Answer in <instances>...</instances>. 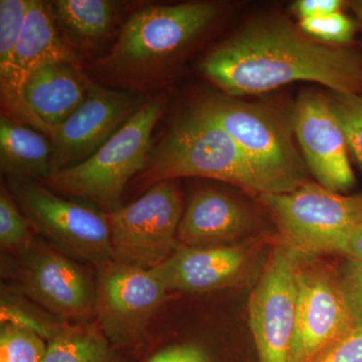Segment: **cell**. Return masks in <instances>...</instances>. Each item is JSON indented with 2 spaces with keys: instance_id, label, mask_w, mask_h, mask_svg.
Masks as SVG:
<instances>
[{
  "instance_id": "obj_20",
  "label": "cell",
  "mask_w": 362,
  "mask_h": 362,
  "mask_svg": "<svg viewBox=\"0 0 362 362\" xmlns=\"http://www.w3.org/2000/svg\"><path fill=\"white\" fill-rule=\"evenodd\" d=\"M42 134L0 117V168L8 180H49L54 173L52 143Z\"/></svg>"
},
{
  "instance_id": "obj_17",
  "label": "cell",
  "mask_w": 362,
  "mask_h": 362,
  "mask_svg": "<svg viewBox=\"0 0 362 362\" xmlns=\"http://www.w3.org/2000/svg\"><path fill=\"white\" fill-rule=\"evenodd\" d=\"M30 0L0 1V105L1 115L51 135L52 129L26 101L25 82L16 62V47Z\"/></svg>"
},
{
  "instance_id": "obj_28",
  "label": "cell",
  "mask_w": 362,
  "mask_h": 362,
  "mask_svg": "<svg viewBox=\"0 0 362 362\" xmlns=\"http://www.w3.org/2000/svg\"><path fill=\"white\" fill-rule=\"evenodd\" d=\"M313 362H362V329L352 330Z\"/></svg>"
},
{
  "instance_id": "obj_5",
  "label": "cell",
  "mask_w": 362,
  "mask_h": 362,
  "mask_svg": "<svg viewBox=\"0 0 362 362\" xmlns=\"http://www.w3.org/2000/svg\"><path fill=\"white\" fill-rule=\"evenodd\" d=\"M259 201L283 244L302 256L338 254L362 223V194L343 195L310 181L294 192L259 195Z\"/></svg>"
},
{
  "instance_id": "obj_27",
  "label": "cell",
  "mask_w": 362,
  "mask_h": 362,
  "mask_svg": "<svg viewBox=\"0 0 362 362\" xmlns=\"http://www.w3.org/2000/svg\"><path fill=\"white\" fill-rule=\"evenodd\" d=\"M340 289L354 319L356 328L362 329V263L345 258L337 271Z\"/></svg>"
},
{
  "instance_id": "obj_23",
  "label": "cell",
  "mask_w": 362,
  "mask_h": 362,
  "mask_svg": "<svg viewBox=\"0 0 362 362\" xmlns=\"http://www.w3.org/2000/svg\"><path fill=\"white\" fill-rule=\"evenodd\" d=\"M47 347L44 337L25 324L2 323L0 362H42Z\"/></svg>"
},
{
  "instance_id": "obj_12",
  "label": "cell",
  "mask_w": 362,
  "mask_h": 362,
  "mask_svg": "<svg viewBox=\"0 0 362 362\" xmlns=\"http://www.w3.org/2000/svg\"><path fill=\"white\" fill-rule=\"evenodd\" d=\"M356 329L337 271L298 259L297 306L290 362H313Z\"/></svg>"
},
{
  "instance_id": "obj_15",
  "label": "cell",
  "mask_w": 362,
  "mask_h": 362,
  "mask_svg": "<svg viewBox=\"0 0 362 362\" xmlns=\"http://www.w3.org/2000/svg\"><path fill=\"white\" fill-rule=\"evenodd\" d=\"M252 257L247 247H180L150 271L166 292H209L239 285Z\"/></svg>"
},
{
  "instance_id": "obj_1",
  "label": "cell",
  "mask_w": 362,
  "mask_h": 362,
  "mask_svg": "<svg viewBox=\"0 0 362 362\" xmlns=\"http://www.w3.org/2000/svg\"><path fill=\"white\" fill-rule=\"evenodd\" d=\"M201 70L237 98L310 81L362 96V54L304 37L287 21H258L209 52Z\"/></svg>"
},
{
  "instance_id": "obj_6",
  "label": "cell",
  "mask_w": 362,
  "mask_h": 362,
  "mask_svg": "<svg viewBox=\"0 0 362 362\" xmlns=\"http://www.w3.org/2000/svg\"><path fill=\"white\" fill-rule=\"evenodd\" d=\"M197 106L220 124L252 165L277 185L281 194L294 192L308 182L291 130L275 111L232 97L209 98Z\"/></svg>"
},
{
  "instance_id": "obj_4",
  "label": "cell",
  "mask_w": 362,
  "mask_h": 362,
  "mask_svg": "<svg viewBox=\"0 0 362 362\" xmlns=\"http://www.w3.org/2000/svg\"><path fill=\"white\" fill-rule=\"evenodd\" d=\"M218 14V7L209 2L145 7L125 23L101 64L124 76L152 73L206 32Z\"/></svg>"
},
{
  "instance_id": "obj_2",
  "label": "cell",
  "mask_w": 362,
  "mask_h": 362,
  "mask_svg": "<svg viewBox=\"0 0 362 362\" xmlns=\"http://www.w3.org/2000/svg\"><path fill=\"white\" fill-rule=\"evenodd\" d=\"M180 177L223 181L258 197L281 194L277 185L252 165L230 134L199 106L173 124L152 149L137 180L153 187Z\"/></svg>"
},
{
  "instance_id": "obj_8",
  "label": "cell",
  "mask_w": 362,
  "mask_h": 362,
  "mask_svg": "<svg viewBox=\"0 0 362 362\" xmlns=\"http://www.w3.org/2000/svg\"><path fill=\"white\" fill-rule=\"evenodd\" d=\"M182 197L173 180L153 185L139 199L107 214L114 259L152 270L180 247Z\"/></svg>"
},
{
  "instance_id": "obj_32",
  "label": "cell",
  "mask_w": 362,
  "mask_h": 362,
  "mask_svg": "<svg viewBox=\"0 0 362 362\" xmlns=\"http://www.w3.org/2000/svg\"><path fill=\"white\" fill-rule=\"evenodd\" d=\"M352 7H354L357 18H358L359 23H361V25L362 26V0H358V1L352 2Z\"/></svg>"
},
{
  "instance_id": "obj_22",
  "label": "cell",
  "mask_w": 362,
  "mask_h": 362,
  "mask_svg": "<svg viewBox=\"0 0 362 362\" xmlns=\"http://www.w3.org/2000/svg\"><path fill=\"white\" fill-rule=\"evenodd\" d=\"M42 362H123L99 326L78 323L57 329Z\"/></svg>"
},
{
  "instance_id": "obj_24",
  "label": "cell",
  "mask_w": 362,
  "mask_h": 362,
  "mask_svg": "<svg viewBox=\"0 0 362 362\" xmlns=\"http://www.w3.org/2000/svg\"><path fill=\"white\" fill-rule=\"evenodd\" d=\"M33 228L21 211L13 194L1 187L0 192V245L2 249L20 256L35 240Z\"/></svg>"
},
{
  "instance_id": "obj_9",
  "label": "cell",
  "mask_w": 362,
  "mask_h": 362,
  "mask_svg": "<svg viewBox=\"0 0 362 362\" xmlns=\"http://www.w3.org/2000/svg\"><path fill=\"white\" fill-rule=\"evenodd\" d=\"M96 323L115 349L140 346L166 292L150 270L110 261L98 267Z\"/></svg>"
},
{
  "instance_id": "obj_3",
  "label": "cell",
  "mask_w": 362,
  "mask_h": 362,
  "mask_svg": "<svg viewBox=\"0 0 362 362\" xmlns=\"http://www.w3.org/2000/svg\"><path fill=\"white\" fill-rule=\"evenodd\" d=\"M165 104L164 94L145 102L92 156L54 171L47 185L61 194L84 199L106 214L120 209L128 181L141 173L148 162L152 132Z\"/></svg>"
},
{
  "instance_id": "obj_13",
  "label": "cell",
  "mask_w": 362,
  "mask_h": 362,
  "mask_svg": "<svg viewBox=\"0 0 362 362\" xmlns=\"http://www.w3.org/2000/svg\"><path fill=\"white\" fill-rule=\"evenodd\" d=\"M86 87L84 103L49 135L54 173L92 156L145 103L133 90L109 89L89 80Z\"/></svg>"
},
{
  "instance_id": "obj_7",
  "label": "cell",
  "mask_w": 362,
  "mask_h": 362,
  "mask_svg": "<svg viewBox=\"0 0 362 362\" xmlns=\"http://www.w3.org/2000/svg\"><path fill=\"white\" fill-rule=\"evenodd\" d=\"M11 194L35 232L69 258L97 267L114 261L108 216L59 197L37 180H9Z\"/></svg>"
},
{
  "instance_id": "obj_31",
  "label": "cell",
  "mask_w": 362,
  "mask_h": 362,
  "mask_svg": "<svg viewBox=\"0 0 362 362\" xmlns=\"http://www.w3.org/2000/svg\"><path fill=\"white\" fill-rule=\"evenodd\" d=\"M338 254L362 263V223L345 240Z\"/></svg>"
},
{
  "instance_id": "obj_19",
  "label": "cell",
  "mask_w": 362,
  "mask_h": 362,
  "mask_svg": "<svg viewBox=\"0 0 362 362\" xmlns=\"http://www.w3.org/2000/svg\"><path fill=\"white\" fill-rule=\"evenodd\" d=\"M14 54L25 86L30 74L47 64L66 62L80 66L75 51L62 37L52 4L40 0H30Z\"/></svg>"
},
{
  "instance_id": "obj_25",
  "label": "cell",
  "mask_w": 362,
  "mask_h": 362,
  "mask_svg": "<svg viewBox=\"0 0 362 362\" xmlns=\"http://www.w3.org/2000/svg\"><path fill=\"white\" fill-rule=\"evenodd\" d=\"M330 102L341 125L347 148L362 170V96L335 93Z\"/></svg>"
},
{
  "instance_id": "obj_29",
  "label": "cell",
  "mask_w": 362,
  "mask_h": 362,
  "mask_svg": "<svg viewBox=\"0 0 362 362\" xmlns=\"http://www.w3.org/2000/svg\"><path fill=\"white\" fill-rule=\"evenodd\" d=\"M344 2L341 0H298L292 4V11L300 21L324 14L341 11Z\"/></svg>"
},
{
  "instance_id": "obj_18",
  "label": "cell",
  "mask_w": 362,
  "mask_h": 362,
  "mask_svg": "<svg viewBox=\"0 0 362 362\" xmlns=\"http://www.w3.org/2000/svg\"><path fill=\"white\" fill-rule=\"evenodd\" d=\"M87 81L80 66L66 62L47 64L26 80V101L33 113L52 129L84 103Z\"/></svg>"
},
{
  "instance_id": "obj_30",
  "label": "cell",
  "mask_w": 362,
  "mask_h": 362,
  "mask_svg": "<svg viewBox=\"0 0 362 362\" xmlns=\"http://www.w3.org/2000/svg\"><path fill=\"white\" fill-rule=\"evenodd\" d=\"M149 362H206V359L197 347L183 345L163 350Z\"/></svg>"
},
{
  "instance_id": "obj_14",
  "label": "cell",
  "mask_w": 362,
  "mask_h": 362,
  "mask_svg": "<svg viewBox=\"0 0 362 362\" xmlns=\"http://www.w3.org/2000/svg\"><path fill=\"white\" fill-rule=\"evenodd\" d=\"M292 128L319 185L339 194L354 187L346 140L330 100L315 93L302 94L293 111Z\"/></svg>"
},
{
  "instance_id": "obj_11",
  "label": "cell",
  "mask_w": 362,
  "mask_h": 362,
  "mask_svg": "<svg viewBox=\"0 0 362 362\" xmlns=\"http://www.w3.org/2000/svg\"><path fill=\"white\" fill-rule=\"evenodd\" d=\"M16 258L14 278L25 296L62 319L86 323L96 317V284L75 259L35 238Z\"/></svg>"
},
{
  "instance_id": "obj_21",
  "label": "cell",
  "mask_w": 362,
  "mask_h": 362,
  "mask_svg": "<svg viewBox=\"0 0 362 362\" xmlns=\"http://www.w3.org/2000/svg\"><path fill=\"white\" fill-rule=\"evenodd\" d=\"M51 4L59 30L83 47L106 39L118 18L119 4L110 0H57Z\"/></svg>"
},
{
  "instance_id": "obj_16",
  "label": "cell",
  "mask_w": 362,
  "mask_h": 362,
  "mask_svg": "<svg viewBox=\"0 0 362 362\" xmlns=\"http://www.w3.org/2000/svg\"><path fill=\"white\" fill-rule=\"evenodd\" d=\"M254 216L232 195L214 189L195 192L178 228L180 247L228 246L251 230Z\"/></svg>"
},
{
  "instance_id": "obj_10",
  "label": "cell",
  "mask_w": 362,
  "mask_h": 362,
  "mask_svg": "<svg viewBox=\"0 0 362 362\" xmlns=\"http://www.w3.org/2000/svg\"><path fill=\"white\" fill-rule=\"evenodd\" d=\"M299 254L283 243L272 250L249 299L259 362H290L297 306Z\"/></svg>"
},
{
  "instance_id": "obj_26",
  "label": "cell",
  "mask_w": 362,
  "mask_h": 362,
  "mask_svg": "<svg viewBox=\"0 0 362 362\" xmlns=\"http://www.w3.org/2000/svg\"><path fill=\"white\" fill-rule=\"evenodd\" d=\"M300 28L312 39L331 45L351 42L356 32L354 21L341 11L300 21Z\"/></svg>"
}]
</instances>
